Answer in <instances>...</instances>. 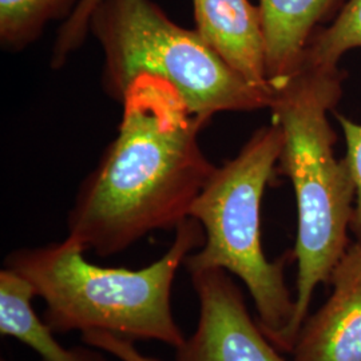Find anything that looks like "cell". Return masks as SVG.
<instances>
[{
  "mask_svg": "<svg viewBox=\"0 0 361 361\" xmlns=\"http://www.w3.org/2000/svg\"><path fill=\"white\" fill-rule=\"evenodd\" d=\"M90 32L104 52V91L119 102L134 79L150 75L169 83L204 122L271 106L273 91L246 82L195 28L174 23L153 0H101Z\"/></svg>",
  "mask_w": 361,
  "mask_h": 361,
  "instance_id": "cell-4",
  "label": "cell"
},
{
  "mask_svg": "<svg viewBox=\"0 0 361 361\" xmlns=\"http://www.w3.org/2000/svg\"><path fill=\"white\" fill-rule=\"evenodd\" d=\"M189 274L198 298V322L173 361H285L252 319L231 273L205 269Z\"/></svg>",
  "mask_w": 361,
  "mask_h": 361,
  "instance_id": "cell-6",
  "label": "cell"
},
{
  "mask_svg": "<svg viewBox=\"0 0 361 361\" xmlns=\"http://www.w3.org/2000/svg\"><path fill=\"white\" fill-rule=\"evenodd\" d=\"M0 361H8V360H6V359H1V360Z\"/></svg>",
  "mask_w": 361,
  "mask_h": 361,
  "instance_id": "cell-16",
  "label": "cell"
},
{
  "mask_svg": "<svg viewBox=\"0 0 361 361\" xmlns=\"http://www.w3.org/2000/svg\"><path fill=\"white\" fill-rule=\"evenodd\" d=\"M283 147L277 123L258 129L240 153L216 168L194 201L190 217L205 233V243L185 259L189 273L224 269L238 277L257 310L258 324L276 344L295 313V297L285 281L292 255L271 261L261 240V205Z\"/></svg>",
  "mask_w": 361,
  "mask_h": 361,
  "instance_id": "cell-5",
  "label": "cell"
},
{
  "mask_svg": "<svg viewBox=\"0 0 361 361\" xmlns=\"http://www.w3.org/2000/svg\"><path fill=\"white\" fill-rule=\"evenodd\" d=\"M204 243L201 224L189 217L162 257L137 271L91 264L85 247L70 237L13 250L4 268L23 277L44 301L43 320L55 334L106 331L177 349L186 337L173 313V284L186 257Z\"/></svg>",
  "mask_w": 361,
  "mask_h": 361,
  "instance_id": "cell-3",
  "label": "cell"
},
{
  "mask_svg": "<svg viewBox=\"0 0 361 361\" xmlns=\"http://www.w3.org/2000/svg\"><path fill=\"white\" fill-rule=\"evenodd\" d=\"M121 104L116 140L80 185L67 217V237L101 257L155 231H176L217 168L198 141L207 122L166 82L141 75Z\"/></svg>",
  "mask_w": 361,
  "mask_h": 361,
  "instance_id": "cell-1",
  "label": "cell"
},
{
  "mask_svg": "<svg viewBox=\"0 0 361 361\" xmlns=\"http://www.w3.org/2000/svg\"><path fill=\"white\" fill-rule=\"evenodd\" d=\"M332 293L297 334L293 361H361V244L350 243L336 265Z\"/></svg>",
  "mask_w": 361,
  "mask_h": 361,
  "instance_id": "cell-7",
  "label": "cell"
},
{
  "mask_svg": "<svg viewBox=\"0 0 361 361\" xmlns=\"http://www.w3.org/2000/svg\"><path fill=\"white\" fill-rule=\"evenodd\" d=\"M345 77L338 66L302 62L273 86L269 109L283 133L277 168L292 182L297 205L295 313L274 344L281 352L290 353L316 289L331 283L350 244L356 185L345 157H336L337 137L328 119L341 99Z\"/></svg>",
  "mask_w": 361,
  "mask_h": 361,
  "instance_id": "cell-2",
  "label": "cell"
},
{
  "mask_svg": "<svg viewBox=\"0 0 361 361\" xmlns=\"http://www.w3.org/2000/svg\"><path fill=\"white\" fill-rule=\"evenodd\" d=\"M101 0H80L74 13L59 27L52 49L51 66L61 68L89 35L90 18Z\"/></svg>",
  "mask_w": 361,
  "mask_h": 361,
  "instance_id": "cell-13",
  "label": "cell"
},
{
  "mask_svg": "<svg viewBox=\"0 0 361 361\" xmlns=\"http://www.w3.org/2000/svg\"><path fill=\"white\" fill-rule=\"evenodd\" d=\"M355 49H361V0H348L331 26L312 37L302 62L336 67L345 52Z\"/></svg>",
  "mask_w": 361,
  "mask_h": 361,
  "instance_id": "cell-12",
  "label": "cell"
},
{
  "mask_svg": "<svg viewBox=\"0 0 361 361\" xmlns=\"http://www.w3.org/2000/svg\"><path fill=\"white\" fill-rule=\"evenodd\" d=\"M80 0H0V42L6 50H22L54 20L74 13Z\"/></svg>",
  "mask_w": 361,
  "mask_h": 361,
  "instance_id": "cell-11",
  "label": "cell"
},
{
  "mask_svg": "<svg viewBox=\"0 0 361 361\" xmlns=\"http://www.w3.org/2000/svg\"><path fill=\"white\" fill-rule=\"evenodd\" d=\"M195 30L250 85L273 91L259 8L249 0H194Z\"/></svg>",
  "mask_w": 361,
  "mask_h": 361,
  "instance_id": "cell-8",
  "label": "cell"
},
{
  "mask_svg": "<svg viewBox=\"0 0 361 361\" xmlns=\"http://www.w3.org/2000/svg\"><path fill=\"white\" fill-rule=\"evenodd\" d=\"M336 118L344 134L347 147L345 159L348 162L356 185V204L353 219L350 222V232L355 235V241L361 244V125L349 119L348 116H341L337 113Z\"/></svg>",
  "mask_w": 361,
  "mask_h": 361,
  "instance_id": "cell-14",
  "label": "cell"
},
{
  "mask_svg": "<svg viewBox=\"0 0 361 361\" xmlns=\"http://www.w3.org/2000/svg\"><path fill=\"white\" fill-rule=\"evenodd\" d=\"M337 3L338 0H259L271 87L300 67L310 39Z\"/></svg>",
  "mask_w": 361,
  "mask_h": 361,
  "instance_id": "cell-9",
  "label": "cell"
},
{
  "mask_svg": "<svg viewBox=\"0 0 361 361\" xmlns=\"http://www.w3.org/2000/svg\"><path fill=\"white\" fill-rule=\"evenodd\" d=\"M82 341L86 345L95 347L106 353L113 355L119 361H161L157 357L143 355L142 352L134 345V341L111 332L89 331L82 334Z\"/></svg>",
  "mask_w": 361,
  "mask_h": 361,
  "instance_id": "cell-15",
  "label": "cell"
},
{
  "mask_svg": "<svg viewBox=\"0 0 361 361\" xmlns=\"http://www.w3.org/2000/svg\"><path fill=\"white\" fill-rule=\"evenodd\" d=\"M34 297L32 286L23 277L8 268L0 271V335L23 343L43 361H107L104 350L91 345L63 347L35 313Z\"/></svg>",
  "mask_w": 361,
  "mask_h": 361,
  "instance_id": "cell-10",
  "label": "cell"
}]
</instances>
